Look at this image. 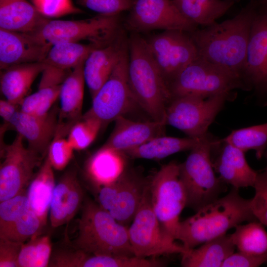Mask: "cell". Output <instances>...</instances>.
Here are the masks:
<instances>
[{
  "label": "cell",
  "instance_id": "2e32d148",
  "mask_svg": "<svg viewBox=\"0 0 267 267\" xmlns=\"http://www.w3.org/2000/svg\"><path fill=\"white\" fill-rule=\"evenodd\" d=\"M241 79L248 90L267 97V2L259 0Z\"/></svg>",
  "mask_w": 267,
  "mask_h": 267
},
{
  "label": "cell",
  "instance_id": "7402d4cb",
  "mask_svg": "<svg viewBox=\"0 0 267 267\" xmlns=\"http://www.w3.org/2000/svg\"><path fill=\"white\" fill-rule=\"evenodd\" d=\"M83 62L71 71L64 80L60 92V108L56 132L65 135L82 116L86 84Z\"/></svg>",
  "mask_w": 267,
  "mask_h": 267
},
{
  "label": "cell",
  "instance_id": "277c9868",
  "mask_svg": "<svg viewBox=\"0 0 267 267\" xmlns=\"http://www.w3.org/2000/svg\"><path fill=\"white\" fill-rule=\"evenodd\" d=\"M73 246L93 255L134 256L128 227L90 200L83 205Z\"/></svg>",
  "mask_w": 267,
  "mask_h": 267
},
{
  "label": "cell",
  "instance_id": "ba28073f",
  "mask_svg": "<svg viewBox=\"0 0 267 267\" xmlns=\"http://www.w3.org/2000/svg\"><path fill=\"white\" fill-rule=\"evenodd\" d=\"M121 33L120 14H98L81 20L49 19L35 34L52 45L86 41L99 48L111 44Z\"/></svg>",
  "mask_w": 267,
  "mask_h": 267
},
{
  "label": "cell",
  "instance_id": "e575fe53",
  "mask_svg": "<svg viewBox=\"0 0 267 267\" xmlns=\"http://www.w3.org/2000/svg\"><path fill=\"white\" fill-rule=\"evenodd\" d=\"M222 140L244 152L253 150L260 159L267 148V123L232 131Z\"/></svg>",
  "mask_w": 267,
  "mask_h": 267
},
{
  "label": "cell",
  "instance_id": "4dcf8cb0",
  "mask_svg": "<svg viewBox=\"0 0 267 267\" xmlns=\"http://www.w3.org/2000/svg\"><path fill=\"white\" fill-rule=\"evenodd\" d=\"M187 19L196 25L209 26L224 15L235 0H172Z\"/></svg>",
  "mask_w": 267,
  "mask_h": 267
},
{
  "label": "cell",
  "instance_id": "bcb514c9",
  "mask_svg": "<svg viewBox=\"0 0 267 267\" xmlns=\"http://www.w3.org/2000/svg\"><path fill=\"white\" fill-rule=\"evenodd\" d=\"M19 110L20 106L19 105L6 99L0 100V116L4 125L2 129L6 130V127H9L13 117Z\"/></svg>",
  "mask_w": 267,
  "mask_h": 267
},
{
  "label": "cell",
  "instance_id": "8992f818",
  "mask_svg": "<svg viewBox=\"0 0 267 267\" xmlns=\"http://www.w3.org/2000/svg\"><path fill=\"white\" fill-rule=\"evenodd\" d=\"M172 99L184 95L209 97L248 90L241 77L233 72L198 57L169 85Z\"/></svg>",
  "mask_w": 267,
  "mask_h": 267
},
{
  "label": "cell",
  "instance_id": "836d02e7",
  "mask_svg": "<svg viewBox=\"0 0 267 267\" xmlns=\"http://www.w3.org/2000/svg\"><path fill=\"white\" fill-rule=\"evenodd\" d=\"M77 267H162V262L155 258L146 259L135 256L97 255L80 252L76 261Z\"/></svg>",
  "mask_w": 267,
  "mask_h": 267
},
{
  "label": "cell",
  "instance_id": "ac0fdd59",
  "mask_svg": "<svg viewBox=\"0 0 267 267\" xmlns=\"http://www.w3.org/2000/svg\"><path fill=\"white\" fill-rule=\"evenodd\" d=\"M59 109L53 108L47 114L34 115L18 111L9 127L26 139L28 147L42 155L54 137L58 125Z\"/></svg>",
  "mask_w": 267,
  "mask_h": 267
},
{
  "label": "cell",
  "instance_id": "d590c367",
  "mask_svg": "<svg viewBox=\"0 0 267 267\" xmlns=\"http://www.w3.org/2000/svg\"><path fill=\"white\" fill-rule=\"evenodd\" d=\"M52 247L48 235H36L22 244L19 252L18 267L49 266Z\"/></svg>",
  "mask_w": 267,
  "mask_h": 267
},
{
  "label": "cell",
  "instance_id": "5bb4252c",
  "mask_svg": "<svg viewBox=\"0 0 267 267\" xmlns=\"http://www.w3.org/2000/svg\"><path fill=\"white\" fill-rule=\"evenodd\" d=\"M125 26L139 34L155 30L191 32L197 25L179 11L172 0H134Z\"/></svg>",
  "mask_w": 267,
  "mask_h": 267
},
{
  "label": "cell",
  "instance_id": "1f68e13d",
  "mask_svg": "<svg viewBox=\"0 0 267 267\" xmlns=\"http://www.w3.org/2000/svg\"><path fill=\"white\" fill-rule=\"evenodd\" d=\"M98 48L90 44L66 42L52 45L44 62L63 70H71L84 62L90 52Z\"/></svg>",
  "mask_w": 267,
  "mask_h": 267
},
{
  "label": "cell",
  "instance_id": "8d00e7d4",
  "mask_svg": "<svg viewBox=\"0 0 267 267\" xmlns=\"http://www.w3.org/2000/svg\"><path fill=\"white\" fill-rule=\"evenodd\" d=\"M102 129L98 120L83 115L70 129L67 139L74 150H84L91 144Z\"/></svg>",
  "mask_w": 267,
  "mask_h": 267
},
{
  "label": "cell",
  "instance_id": "7bdbcfd3",
  "mask_svg": "<svg viewBox=\"0 0 267 267\" xmlns=\"http://www.w3.org/2000/svg\"><path fill=\"white\" fill-rule=\"evenodd\" d=\"M78 2L98 14L114 15L130 10L134 0H78Z\"/></svg>",
  "mask_w": 267,
  "mask_h": 267
},
{
  "label": "cell",
  "instance_id": "9c48e42d",
  "mask_svg": "<svg viewBox=\"0 0 267 267\" xmlns=\"http://www.w3.org/2000/svg\"><path fill=\"white\" fill-rule=\"evenodd\" d=\"M134 256L146 258L162 255L182 254L187 250L162 227L151 203L149 184L140 206L128 227Z\"/></svg>",
  "mask_w": 267,
  "mask_h": 267
},
{
  "label": "cell",
  "instance_id": "e0dca14e",
  "mask_svg": "<svg viewBox=\"0 0 267 267\" xmlns=\"http://www.w3.org/2000/svg\"><path fill=\"white\" fill-rule=\"evenodd\" d=\"M52 44L35 33L0 29V68L43 62Z\"/></svg>",
  "mask_w": 267,
  "mask_h": 267
},
{
  "label": "cell",
  "instance_id": "f1b7e54d",
  "mask_svg": "<svg viewBox=\"0 0 267 267\" xmlns=\"http://www.w3.org/2000/svg\"><path fill=\"white\" fill-rule=\"evenodd\" d=\"M55 185L53 168L46 157L30 182L27 193L31 209L44 225Z\"/></svg>",
  "mask_w": 267,
  "mask_h": 267
},
{
  "label": "cell",
  "instance_id": "4316f807",
  "mask_svg": "<svg viewBox=\"0 0 267 267\" xmlns=\"http://www.w3.org/2000/svg\"><path fill=\"white\" fill-rule=\"evenodd\" d=\"M126 156L122 151L102 146L87 162L88 176L99 188L115 181L126 170Z\"/></svg>",
  "mask_w": 267,
  "mask_h": 267
},
{
  "label": "cell",
  "instance_id": "484cf974",
  "mask_svg": "<svg viewBox=\"0 0 267 267\" xmlns=\"http://www.w3.org/2000/svg\"><path fill=\"white\" fill-rule=\"evenodd\" d=\"M47 66L44 62H38L18 64L1 70L0 88L5 99L20 105L37 77Z\"/></svg>",
  "mask_w": 267,
  "mask_h": 267
},
{
  "label": "cell",
  "instance_id": "30bf717a",
  "mask_svg": "<svg viewBox=\"0 0 267 267\" xmlns=\"http://www.w3.org/2000/svg\"><path fill=\"white\" fill-rule=\"evenodd\" d=\"M149 189L155 214L164 229L175 239L179 215L186 206L179 164L173 161L163 166L149 182Z\"/></svg>",
  "mask_w": 267,
  "mask_h": 267
},
{
  "label": "cell",
  "instance_id": "f35d334b",
  "mask_svg": "<svg viewBox=\"0 0 267 267\" xmlns=\"http://www.w3.org/2000/svg\"><path fill=\"white\" fill-rule=\"evenodd\" d=\"M30 208L25 191L0 202V236Z\"/></svg>",
  "mask_w": 267,
  "mask_h": 267
},
{
  "label": "cell",
  "instance_id": "6da1fadb",
  "mask_svg": "<svg viewBox=\"0 0 267 267\" xmlns=\"http://www.w3.org/2000/svg\"><path fill=\"white\" fill-rule=\"evenodd\" d=\"M258 4L259 0H252L233 17L189 32L199 57L226 68L241 78Z\"/></svg>",
  "mask_w": 267,
  "mask_h": 267
},
{
  "label": "cell",
  "instance_id": "ffe728a7",
  "mask_svg": "<svg viewBox=\"0 0 267 267\" xmlns=\"http://www.w3.org/2000/svg\"><path fill=\"white\" fill-rule=\"evenodd\" d=\"M103 146L125 152L138 147L150 139L165 135L166 125L162 122L135 121L121 116Z\"/></svg>",
  "mask_w": 267,
  "mask_h": 267
},
{
  "label": "cell",
  "instance_id": "3957f363",
  "mask_svg": "<svg viewBox=\"0 0 267 267\" xmlns=\"http://www.w3.org/2000/svg\"><path fill=\"white\" fill-rule=\"evenodd\" d=\"M128 46V78L134 98L152 120L165 124L166 110L172 95L146 39L132 33Z\"/></svg>",
  "mask_w": 267,
  "mask_h": 267
},
{
  "label": "cell",
  "instance_id": "d6a6232c",
  "mask_svg": "<svg viewBox=\"0 0 267 267\" xmlns=\"http://www.w3.org/2000/svg\"><path fill=\"white\" fill-rule=\"evenodd\" d=\"M230 235L239 252L256 255L267 254V231L259 221H253L235 227Z\"/></svg>",
  "mask_w": 267,
  "mask_h": 267
},
{
  "label": "cell",
  "instance_id": "60d3db41",
  "mask_svg": "<svg viewBox=\"0 0 267 267\" xmlns=\"http://www.w3.org/2000/svg\"><path fill=\"white\" fill-rule=\"evenodd\" d=\"M37 11L47 18H57L72 14L82 13L72 0H31Z\"/></svg>",
  "mask_w": 267,
  "mask_h": 267
},
{
  "label": "cell",
  "instance_id": "cb8c5ba5",
  "mask_svg": "<svg viewBox=\"0 0 267 267\" xmlns=\"http://www.w3.org/2000/svg\"><path fill=\"white\" fill-rule=\"evenodd\" d=\"M71 71L47 65L41 74L37 90L24 98L20 110L34 115L49 112L59 98L62 85Z\"/></svg>",
  "mask_w": 267,
  "mask_h": 267
},
{
  "label": "cell",
  "instance_id": "4fadbf2b",
  "mask_svg": "<svg viewBox=\"0 0 267 267\" xmlns=\"http://www.w3.org/2000/svg\"><path fill=\"white\" fill-rule=\"evenodd\" d=\"M24 138L17 134L11 143L2 149L0 167V202L25 191L35 176L41 155L26 147Z\"/></svg>",
  "mask_w": 267,
  "mask_h": 267
},
{
  "label": "cell",
  "instance_id": "7a4b0ae2",
  "mask_svg": "<svg viewBox=\"0 0 267 267\" xmlns=\"http://www.w3.org/2000/svg\"><path fill=\"white\" fill-rule=\"evenodd\" d=\"M233 187L228 194L201 208L194 215L179 221L175 239L187 250L225 234L244 222L258 221L254 215L250 199Z\"/></svg>",
  "mask_w": 267,
  "mask_h": 267
},
{
  "label": "cell",
  "instance_id": "ab89813d",
  "mask_svg": "<svg viewBox=\"0 0 267 267\" xmlns=\"http://www.w3.org/2000/svg\"><path fill=\"white\" fill-rule=\"evenodd\" d=\"M47 151L46 157L53 169L61 171L69 163L74 150L67 138L55 135Z\"/></svg>",
  "mask_w": 267,
  "mask_h": 267
},
{
  "label": "cell",
  "instance_id": "d4e9b609",
  "mask_svg": "<svg viewBox=\"0 0 267 267\" xmlns=\"http://www.w3.org/2000/svg\"><path fill=\"white\" fill-rule=\"evenodd\" d=\"M49 20L27 0H0V29L36 33Z\"/></svg>",
  "mask_w": 267,
  "mask_h": 267
},
{
  "label": "cell",
  "instance_id": "83f0119b",
  "mask_svg": "<svg viewBox=\"0 0 267 267\" xmlns=\"http://www.w3.org/2000/svg\"><path fill=\"white\" fill-rule=\"evenodd\" d=\"M235 246L230 235L224 234L187 250L181 255L183 267H222L234 253Z\"/></svg>",
  "mask_w": 267,
  "mask_h": 267
},
{
  "label": "cell",
  "instance_id": "7c38bea8",
  "mask_svg": "<svg viewBox=\"0 0 267 267\" xmlns=\"http://www.w3.org/2000/svg\"><path fill=\"white\" fill-rule=\"evenodd\" d=\"M145 39L169 87L178 75L199 57L197 47L189 32L166 30Z\"/></svg>",
  "mask_w": 267,
  "mask_h": 267
},
{
  "label": "cell",
  "instance_id": "c3c4849f",
  "mask_svg": "<svg viewBox=\"0 0 267 267\" xmlns=\"http://www.w3.org/2000/svg\"><path fill=\"white\" fill-rule=\"evenodd\" d=\"M262 1H264V2H267V0H262Z\"/></svg>",
  "mask_w": 267,
  "mask_h": 267
},
{
  "label": "cell",
  "instance_id": "74e56055",
  "mask_svg": "<svg viewBox=\"0 0 267 267\" xmlns=\"http://www.w3.org/2000/svg\"><path fill=\"white\" fill-rule=\"evenodd\" d=\"M44 226L38 216L30 208L0 238L23 243L40 234Z\"/></svg>",
  "mask_w": 267,
  "mask_h": 267
},
{
  "label": "cell",
  "instance_id": "f546056e",
  "mask_svg": "<svg viewBox=\"0 0 267 267\" xmlns=\"http://www.w3.org/2000/svg\"><path fill=\"white\" fill-rule=\"evenodd\" d=\"M201 138L177 137L162 135L124 153L132 158L160 160L179 152L190 150L199 142Z\"/></svg>",
  "mask_w": 267,
  "mask_h": 267
},
{
  "label": "cell",
  "instance_id": "5b68a950",
  "mask_svg": "<svg viewBox=\"0 0 267 267\" xmlns=\"http://www.w3.org/2000/svg\"><path fill=\"white\" fill-rule=\"evenodd\" d=\"M218 140L208 133L179 164V176L186 195V206L195 211L219 198L224 183L215 173L212 153Z\"/></svg>",
  "mask_w": 267,
  "mask_h": 267
},
{
  "label": "cell",
  "instance_id": "7dc6e473",
  "mask_svg": "<svg viewBox=\"0 0 267 267\" xmlns=\"http://www.w3.org/2000/svg\"><path fill=\"white\" fill-rule=\"evenodd\" d=\"M265 156H266L267 161V149L266 150V152H265ZM265 170L267 171V167H266V168Z\"/></svg>",
  "mask_w": 267,
  "mask_h": 267
},
{
  "label": "cell",
  "instance_id": "603a6c76",
  "mask_svg": "<svg viewBox=\"0 0 267 267\" xmlns=\"http://www.w3.org/2000/svg\"><path fill=\"white\" fill-rule=\"evenodd\" d=\"M83 191L76 174L66 173L55 185L49 209V220L53 227L69 222L80 209Z\"/></svg>",
  "mask_w": 267,
  "mask_h": 267
},
{
  "label": "cell",
  "instance_id": "b9f144b4",
  "mask_svg": "<svg viewBox=\"0 0 267 267\" xmlns=\"http://www.w3.org/2000/svg\"><path fill=\"white\" fill-rule=\"evenodd\" d=\"M255 195L250 206L257 220L267 226V171L258 173L255 184Z\"/></svg>",
  "mask_w": 267,
  "mask_h": 267
},
{
  "label": "cell",
  "instance_id": "8fae6325",
  "mask_svg": "<svg viewBox=\"0 0 267 267\" xmlns=\"http://www.w3.org/2000/svg\"><path fill=\"white\" fill-rule=\"evenodd\" d=\"M128 58V46L109 78L92 98L90 108L83 115L98 120L102 128L138 105L129 83Z\"/></svg>",
  "mask_w": 267,
  "mask_h": 267
},
{
  "label": "cell",
  "instance_id": "52a82bcc",
  "mask_svg": "<svg viewBox=\"0 0 267 267\" xmlns=\"http://www.w3.org/2000/svg\"><path fill=\"white\" fill-rule=\"evenodd\" d=\"M234 97L233 93L209 97L184 95L174 97L167 107L165 123L188 137L201 138L208 133L209 127L225 102Z\"/></svg>",
  "mask_w": 267,
  "mask_h": 267
},
{
  "label": "cell",
  "instance_id": "9a60e30c",
  "mask_svg": "<svg viewBox=\"0 0 267 267\" xmlns=\"http://www.w3.org/2000/svg\"><path fill=\"white\" fill-rule=\"evenodd\" d=\"M148 184L135 173L126 170L115 181L99 188L98 204L126 226L133 221Z\"/></svg>",
  "mask_w": 267,
  "mask_h": 267
},
{
  "label": "cell",
  "instance_id": "44dd1931",
  "mask_svg": "<svg viewBox=\"0 0 267 267\" xmlns=\"http://www.w3.org/2000/svg\"><path fill=\"white\" fill-rule=\"evenodd\" d=\"M222 140V146H219L218 154L212 160L215 171L224 183L233 187H253L258 173L248 164L245 152Z\"/></svg>",
  "mask_w": 267,
  "mask_h": 267
},
{
  "label": "cell",
  "instance_id": "d6986e66",
  "mask_svg": "<svg viewBox=\"0 0 267 267\" xmlns=\"http://www.w3.org/2000/svg\"><path fill=\"white\" fill-rule=\"evenodd\" d=\"M128 47L122 32L109 44L92 50L84 64V75L91 98L108 80Z\"/></svg>",
  "mask_w": 267,
  "mask_h": 267
},
{
  "label": "cell",
  "instance_id": "f6af8a7d",
  "mask_svg": "<svg viewBox=\"0 0 267 267\" xmlns=\"http://www.w3.org/2000/svg\"><path fill=\"white\" fill-rule=\"evenodd\" d=\"M22 244L0 238V267H18V259Z\"/></svg>",
  "mask_w": 267,
  "mask_h": 267
},
{
  "label": "cell",
  "instance_id": "ee69618b",
  "mask_svg": "<svg viewBox=\"0 0 267 267\" xmlns=\"http://www.w3.org/2000/svg\"><path fill=\"white\" fill-rule=\"evenodd\" d=\"M267 262V254L256 255L239 252L230 255L222 267H257Z\"/></svg>",
  "mask_w": 267,
  "mask_h": 267
}]
</instances>
